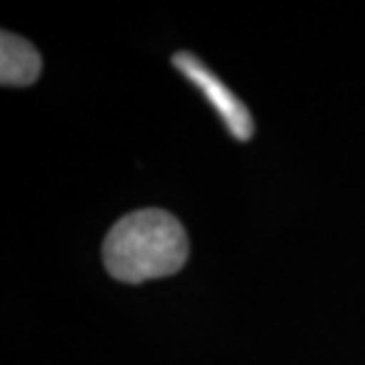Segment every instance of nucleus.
<instances>
[{"label":"nucleus","mask_w":365,"mask_h":365,"mask_svg":"<svg viewBox=\"0 0 365 365\" xmlns=\"http://www.w3.org/2000/svg\"><path fill=\"white\" fill-rule=\"evenodd\" d=\"M41 69L43 62L38 50L21 36L3 31V38H0V83L24 88V86L36 83Z\"/></svg>","instance_id":"obj_3"},{"label":"nucleus","mask_w":365,"mask_h":365,"mask_svg":"<svg viewBox=\"0 0 365 365\" xmlns=\"http://www.w3.org/2000/svg\"><path fill=\"white\" fill-rule=\"evenodd\" d=\"M173 64L180 74H185L190 81L195 83L197 91L204 93V98L211 102V107L216 109L218 116L223 119L225 128L230 130L232 138L247 143L254 135V119L250 109L242 105V100L218 78L202 60H197L190 53H176L173 55Z\"/></svg>","instance_id":"obj_2"},{"label":"nucleus","mask_w":365,"mask_h":365,"mask_svg":"<svg viewBox=\"0 0 365 365\" xmlns=\"http://www.w3.org/2000/svg\"><path fill=\"white\" fill-rule=\"evenodd\" d=\"M187 254V232L176 216L140 209L112 225L102 245V264L114 280L138 284L178 273Z\"/></svg>","instance_id":"obj_1"}]
</instances>
